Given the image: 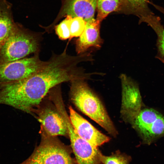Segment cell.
Segmentation results:
<instances>
[{"label": "cell", "instance_id": "cell-16", "mask_svg": "<svg viewBox=\"0 0 164 164\" xmlns=\"http://www.w3.org/2000/svg\"><path fill=\"white\" fill-rule=\"evenodd\" d=\"M131 13L139 18L155 14L149 6L148 0H123Z\"/></svg>", "mask_w": 164, "mask_h": 164}, {"label": "cell", "instance_id": "cell-15", "mask_svg": "<svg viewBox=\"0 0 164 164\" xmlns=\"http://www.w3.org/2000/svg\"><path fill=\"white\" fill-rule=\"evenodd\" d=\"M123 2V0H98L97 19L101 21L110 13L119 10Z\"/></svg>", "mask_w": 164, "mask_h": 164}, {"label": "cell", "instance_id": "cell-8", "mask_svg": "<svg viewBox=\"0 0 164 164\" xmlns=\"http://www.w3.org/2000/svg\"><path fill=\"white\" fill-rule=\"evenodd\" d=\"M34 112L41 123V132L52 136H68L64 120L54 104L39 105Z\"/></svg>", "mask_w": 164, "mask_h": 164}, {"label": "cell", "instance_id": "cell-6", "mask_svg": "<svg viewBox=\"0 0 164 164\" xmlns=\"http://www.w3.org/2000/svg\"><path fill=\"white\" fill-rule=\"evenodd\" d=\"M46 62L41 60L38 54L14 61L0 62V83L27 78L41 69Z\"/></svg>", "mask_w": 164, "mask_h": 164}, {"label": "cell", "instance_id": "cell-19", "mask_svg": "<svg viewBox=\"0 0 164 164\" xmlns=\"http://www.w3.org/2000/svg\"><path fill=\"white\" fill-rule=\"evenodd\" d=\"M69 16L67 17L56 28V32L59 38L62 40L71 39V35L68 25Z\"/></svg>", "mask_w": 164, "mask_h": 164}, {"label": "cell", "instance_id": "cell-7", "mask_svg": "<svg viewBox=\"0 0 164 164\" xmlns=\"http://www.w3.org/2000/svg\"><path fill=\"white\" fill-rule=\"evenodd\" d=\"M122 87V102L120 111L123 120L131 124L143 108V103L138 87L125 74L120 76Z\"/></svg>", "mask_w": 164, "mask_h": 164}, {"label": "cell", "instance_id": "cell-14", "mask_svg": "<svg viewBox=\"0 0 164 164\" xmlns=\"http://www.w3.org/2000/svg\"><path fill=\"white\" fill-rule=\"evenodd\" d=\"M144 22L151 27L157 36V45L161 55L164 58V27L162 24L161 19L155 15L145 18Z\"/></svg>", "mask_w": 164, "mask_h": 164}, {"label": "cell", "instance_id": "cell-10", "mask_svg": "<svg viewBox=\"0 0 164 164\" xmlns=\"http://www.w3.org/2000/svg\"><path fill=\"white\" fill-rule=\"evenodd\" d=\"M71 147L78 164H101V153L96 147L77 133L70 138Z\"/></svg>", "mask_w": 164, "mask_h": 164}, {"label": "cell", "instance_id": "cell-18", "mask_svg": "<svg viewBox=\"0 0 164 164\" xmlns=\"http://www.w3.org/2000/svg\"><path fill=\"white\" fill-rule=\"evenodd\" d=\"M130 159L118 151L110 156L103 155L101 153L100 155V161L103 164H129Z\"/></svg>", "mask_w": 164, "mask_h": 164}, {"label": "cell", "instance_id": "cell-4", "mask_svg": "<svg viewBox=\"0 0 164 164\" xmlns=\"http://www.w3.org/2000/svg\"><path fill=\"white\" fill-rule=\"evenodd\" d=\"M38 49V39L15 26L0 50V62L25 58L30 54L36 53Z\"/></svg>", "mask_w": 164, "mask_h": 164}, {"label": "cell", "instance_id": "cell-12", "mask_svg": "<svg viewBox=\"0 0 164 164\" xmlns=\"http://www.w3.org/2000/svg\"><path fill=\"white\" fill-rule=\"evenodd\" d=\"M98 0H67L65 11L72 17L82 18L87 22L94 19Z\"/></svg>", "mask_w": 164, "mask_h": 164}, {"label": "cell", "instance_id": "cell-17", "mask_svg": "<svg viewBox=\"0 0 164 164\" xmlns=\"http://www.w3.org/2000/svg\"><path fill=\"white\" fill-rule=\"evenodd\" d=\"M69 16L68 25L71 35V39L80 36L83 32L86 22L82 17Z\"/></svg>", "mask_w": 164, "mask_h": 164}, {"label": "cell", "instance_id": "cell-1", "mask_svg": "<svg viewBox=\"0 0 164 164\" xmlns=\"http://www.w3.org/2000/svg\"><path fill=\"white\" fill-rule=\"evenodd\" d=\"M67 47L61 54H54L40 70L25 79L14 82L12 91L17 104L27 110L38 107L51 89L60 84L77 79H88L92 73H86L77 65L87 61V53L72 56Z\"/></svg>", "mask_w": 164, "mask_h": 164}, {"label": "cell", "instance_id": "cell-13", "mask_svg": "<svg viewBox=\"0 0 164 164\" xmlns=\"http://www.w3.org/2000/svg\"><path fill=\"white\" fill-rule=\"evenodd\" d=\"M15 26L9 8L6 5H0V50Z\"/></svg>", "mask_w": 164, "mask_h": 164}, {"label": "cell", "instance_id": "cell-9", "mask_svg": "<svg viewBox=\"0 0 164 164\" xmlns=\"http://www.w3.org/2000/svg\"><path fill=\"white\" fill-rule=\"evenodd\" d=\"M69 109L71 122L81 138L97 147L109 141V137L95 128L71 106Z\"/></svg>", "mask_w": 164, "mask_h": 164}, {"label": "cell", "instance_id": "cell-2", "mask_svg": "<svg viewBox=\"0 0 164 164\" xmlns=\"http://www.w3.org/2000/svg\"><path fill=\"white\" fill-rule=\"evenodd\" d=\"M84 79L71 82L70 97L80 111L104 128L111 135L118 133L103 103Z\"/></svg>", "mask_w": 164, "mask_h": 164}, {"label": "cell", "instance_id": "cell-3", "mask_svg": "<svg viewBox=\"0 0 164 164\" xmlns=\"http://www.w3.org/2000/svg\"><path fill=\"white\" fill-rule=\"evenodd\" d=\"M39 145L32 155L19 164H74L70 149L56 136L41 132Z\"/></svg>", "mask_w": 164, "mask_h": 164}, {"label": "cell", "instance_id": "cell-11", "mask_svg": "<svg viewBox=\"0 0 164 164\" xmlns=\"http://www.w3.org/2000/svg\"><path fill=\"white\" fill-rule=\"evenodd\" d=\"M101 21L93 19L86 22L84 31L76 42V50L78 54L85 53L89 48H101L103 43L100 36Z\"/></svg>", "mask_w": 164, "mask_h": 164}, {"label": "cell", "instance_id": "cell-5", "mask_svg": "<svg viewBox=\"0 0 164 164\" xmlns=\"http://www.w3.org/2000/svg\"><path fill=\"white\" fill-rule=\"evenodd\" d=\"M131 124L145 144L164 136V117L152 108H142Z\"/></svg>", "mask_w": 164, "mask_h": 164}]
</instances>
